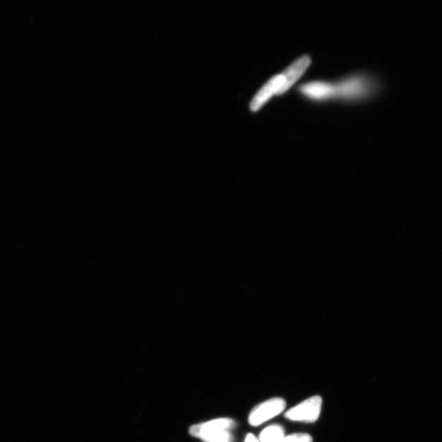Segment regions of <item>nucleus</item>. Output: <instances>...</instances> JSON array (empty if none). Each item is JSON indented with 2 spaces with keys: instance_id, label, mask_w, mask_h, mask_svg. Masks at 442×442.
Segmentation results:
<instances>
[{
  "instance_id": "nucleus-1",
  "label": "nucleus",
  "mask_w": 442,
  "mask_h": 442,
  "mask_svg": "<svg viewBox=\"0 0 442 442\" xmlns=\"http://www.w3.org/2000/svg\"><path fill=\"white\" fill-rule=\"evenodd\" d=\"M333 100L354 102L366 100L377 90V83L367 75L357 74L332 83Z\"/></svg>"
},
{
  "instance_id": "nucleus-2",
  "label": "nucleus",
  "mask_w": 442,
  "mask_h": 442,
  "mask_svg": "<svg viewBox=\"0 0 442 442\" xmlns=\"http://www.w3.org/2000/svg\"><path fill=\"white\" fill-rule=\"evenodd\" d=\"M322 406L321 395H313L286 411L285 417L292 422L313 424L321 417Z\"/></svg>"
},
{
  "instance_id": "nucleus-3",
  "label": "nucleus",
  "mask_w": 442,
  "mask_h": 442,
  "mask_svg": "<svg viewBox=\"0 0 442 442\" xmlns=\"http://www.w3.org/2000/svg\"><path fill=\"white\" fill-rule=\"evenodd\" d=\"M286 407L287 402L284 398H273L265 400L251 411L249 423L253 426L264 424L284 412Z\"/></svg>"
},
{
  "instance_id": "nucleus-4",
  "label": "nucleus",
  "mask_w": 442,
  "mask_h": 442,
  "mask_svg": "<svg viewBox=\"0 0 442 442\" xmlns=\"http://www.w3.org/2000/svg\"><path fill=\"white\" fill-rule=\"evenodd\" d=\"M236 426L235 421L229 418H220L208 422L193 425L189 429L190 435L204 442H212L221 434L230 431Z\"/></svg>"
},
{
  "instance_id": "nucleus-5",
  "label": "nucleus",
  "mask_w": 442,
  "mask_h": 442,
  "mask_svg": "<svg viewBox=\"0 0 442 442\" xmlns=\"http://www.w3.org/2000/svg\"><path fill=\"white\" fill-rule=\"evenodd\" d=\"M286 79L284 74H277L262 86V88L255 95L250 104V109L253 112L259 111L267 101L274 95H281L286 92Z\"/></svg>"
},
{
  "instance_id": "nucleus-6",
  "label": "nucleus",
  "mask_w": 442,
  "mask_h": 442,
  "mask_svg": "<svg viewBox=\"0 0 442 442\" xmlns=\"http://www.w3.org/2000/svg\"><path fill=\"white\" fill-rule=\"evenodd\" d=\"M303 96L313 101L323 102L333 100V87L330 82L312 81L299 87Z\"/></svg>"
},
{
  "instance_id": "nucleus-7",
  "label": "nucleus",
  "mask_w": 442,
  "mask_h": 442,
  "mask_svg": "<svg viewBox=\"0 0 442 442\" xmlns=\"http://www.w3.org/2000/svg\"><path fill=\"white\" fill-rule=\"evenodd\" d=\"M311 64V59L310 56L304 55L291 64L285 71H282V73L284 74L286 79V91L289 90L301 78V76L305 73Z\"/></svg>"
},
{
  "instance_id": "nucleus-8",
  "label": "nucleus",
  "mask_w": 442,
  "mask_h": 442,
  "mask_svg": "<svg viewBox=\"0 0 442 442\" xmlns=\"http://www.w3.org/2000/svg\"><path fill=\"white\" fill-rule=\"evenodd\" d=\"M285 429L280 424H272L261 431L260 442H282L285 438Z\"/></svg>"
},
{
  "instance_id": "nucleus-9",
  "label": "nucleus",
  "mask_w": 442,
  "mask_h": 442,
  "mask_svg": "<svg viewBox=\"0 0 442 442\" xmlns=\"http://www.w3.org/2000/svg\"><path fill=\"white\" fill-rule=\"evenodd\" d=\"M282 442H313L312 436L305 433L292 434L286 435Z\"/></svg>"
},
{
  "instance_id": "nucleus-10",
  "label": "nucleus",
  "mask_w": 442,
  "mask_h": 442,
  "mask_svg": "<svg viewBox=\"0 0 442 442\" xmlns=\"http://www.w3.org/2000/svg\"><path fill=\"white\" fill-rule=\"evenodd\" d=\"M232 441L233 436L231 435L230 431H225V433L219 435L212 442H232Z\"/></svg>"
},
{
  "instance_id": "nucleus-11",
  "label": "nucleus",
  "mask_w": 442,
  "mask_h": 442,
  "mask_svg": "<svg viewBox=\"0 0 442 442\" xmlns=\"http://www.w3.org/2000/svg\"><path fill=\"white\" fill-rule=\"evenodd\" d=\"M244 442H260L256 436L251 434H246Z\"/></svg>"
}]
</instances>
